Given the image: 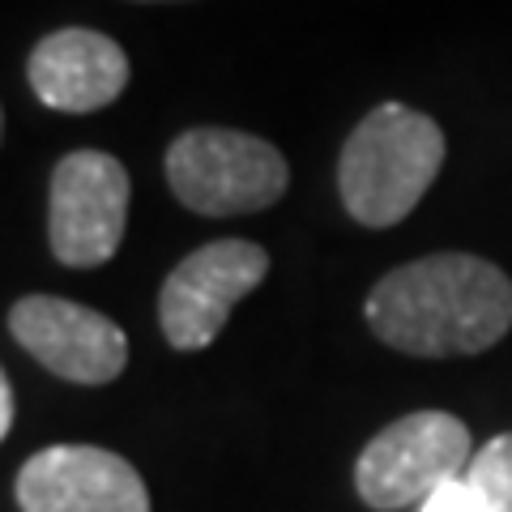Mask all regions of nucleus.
Instances as JSON below:
<instances>
[{"mask_svg": "<svg viewBox=\"0 0 512 512\" xmlns=\"http://www.w3.org/2000/svg\"><path fill=\"white\" fill-rule=\"evenodd\" d=\"M466 483L478 500V512H512V431L478 448Z\"/></svg>", "mask_w": 512, "mask_h": 512, "instance_id": "obj_10", "label": "nucleus"}, {"mask_svg": "<svg viewBox=\"0 0 512 512\" xmlns=\"http://www.w3.org/2000/svg\"><path fill=\"white\" fill-rule=\"evenodd\" d=\"M13 410H18V402H13V380L5 376L0 380V440L13 431Z\"/></svg>", "mask_w": 512, "mask_h": 512, "instance_id": "obj_12", "label": "nucleus"}, {"mask_svg": "<svg viewBox=\"0 0 512 512\" xmlns=\"http://www.w3.org/2000/svg\"><path fill=\"white\" fill-rule=\"evenodd\" d=\"M444 128L406 103H380L350 128L338 154V192L359 227H397L444 167Z\"/></svg>", "mask_w": 512, "mask_h": 512, "instance_id": "obj_2", "label": "nucleus"}, {"mask_svg": "<svg viewBox=\"0 0 512 512\" xmlns=\"http://www.w3.org/2000/svg\"><path fill=\"white\" fill-rule=\"evenodd\" d=\"M26 82L43 107L90 116V111H103L124 94L128 56L103 30L64 26L35 43V52L26 60Z\"/></svg>", "mask_w": 512, "mask_h": 512, "instance_id": "obj_9", "label": "nucleus"}, {"mask_svg": "<svg viewBox=\"0 0 512 512\" xmlns=\"http://www.w3.org/2000/svg\"><path fill=\"white\" fill-rule=\"evenodd\" d=\"M22 512H150L146 478L99 444H52L13 478Z\"/></svg>", "mask_w": 512, "mask_h": 512, "instance_id": "obj_8", "label": "nucleus"}, {"mask_svg": "<svg viewBox=\"0 0 512 512\" xmlns=\"http://www.w3.org/2000/svg\"><path fill=\"white\" fill-rule=\"evenodd\" d=\"M470 427L448 410H414L376 431L355 461V491L367 508L397 512L431 500L470 470Z\"/></svg>", "mask_w": 512, "mask_h": 512, "instance_id": "obj_4", "label": "nucleus"}, {"mask_svg": "<svg viewBox=\"0 0 512 512\" xmlns=\"http://www.w3.org/2000/svg\"><path fill=\"white\" fill-rule=\"evenodd\" d=\"M9 338L69 384H111L128 367V338L111 316L60 295H26L9 308Z\"/></svg>", "mask_w": 512, "mask_h": 512, "instance_id": "obj_7", "label": "nucleus"}, {"mask_svg": "<svg viewBox=\"0 0 512 512\" xmlns=\"http://www.w3.org/2000/svg\"><path fill=\"white\" fill-rule=\"evenodd\" d=\"M269 274V252L252 239H214L188 252L158 291V325L175 350H205Z\"/></svg>", "mask_w": 512, "mask_h": 512, "instance_id": "obj_6", "label": "nucleus"}, {"mask_svg": "<svg viewBox=\"0 0 512 512\" xmlns=\"http://www.w3.org/2000/svg\"><path fill=\"white\" fill-rule=\"evenodd\" d=\"M128 167L107 150H73L52 167L47 184V244L69 269H99L124 244Z\"/></svg>", "mask_w": 512, "mask_h": 512, "instance_id": "obj_5", "label": "nucleus"}, {"mask_svg": "<svg viewBox=\"0 0 512 512\" xmlns=\"http://www.w3.org/2000/svg\"><path fill=\"white\" fill-rule=\"evenodd\" d=\"M163 171L175 201L205 218L269 210L291 188V167L274 141L222 124L180 133L163 154Z\"/></svg>", "mask_w": 512, "mask_h": 512, "instance_id": "obj_3", "label": "nucleus"}, {"mask_svg": "<svg viewBox=\"0 0 512 512\" xmlns=\"http://www.w3.org/2000/svg\"><path fill=\"white\" fill-rule=\"evenodd\" d=\"M419 512H478V500H474V491L466 483V474L453 478V483H444L431 500L419 504Z\"/></svg>", "mask_w": 512, "mask_h": 512, "instance_id": "obj_11", "label": "nucleus"}, {"mask_svg": "<svg viewBox=\"0 0 512 512\" xmlns=\"http://www.w3.org/2000/svg\"><path fill=\"white\" fill-rule=\"evenodd\" d=\"M363 316L384 346L414 359L483 355L512 329V278L474 252H431L389 269Z\"/></svg>", "mask_w": 512, "mask_h": 512, "instance_id": "obj_1", "label": "nucleus"}]
</instances>
